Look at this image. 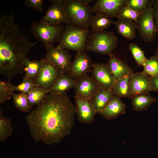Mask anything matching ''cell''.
Masks as SVG:
<instances>
[{
  "label": "cell",
  "mask_w": 158,
  "mask_h": 158,
  "mask_svg": "<svg viewBox=\"0 0 158 158\" xmlns=\"http://www.w3.org/2000/svg\"><path fill=\"white\" fill-rule=\"evenodd\" d=\"M43 0H26L24 1L25 6L31 8L34 10L40 12H46L44 9Z\"/></svg>",
  "instance_id": "cell-34"
},
{
  "label": "cell",
  "mask_w": 158,
  "mask_h": 158,
  "mask_svg": "<svg viewBox=\"0 0 158 158\" xmlns=\"http://www.w3.org/2000/svg\"><path fill=\"white\" fill-rule=\"evenodd\" d=\"M154 56L158 59V47H157L155 52Z\"/></svg>",
  "instance_id": "cell-38"
},
{
  "label": "cell",
  "mask_w": 158,
  "mask_h": 158,
  "mask_svg": "<svg viewBox=\"0 0 158 158\" xmlns=\"http://www.w3.org/2000/svg\"><path fill=\"white\" fill-rule=\"evenodd\" d=\"M132 74L125 76L116 81L111 89L114 95L120 98L130 97L129 83Z\"/></svg>",
  "instance_id": "cell-22"
},
{
  "label": "cell",
  "mask_w": 158,
  "mask_h": 158,
  "mask_svg": "<svg viewBox=\"0 0 158 158\" xmlns=\"http://www.w3.org/2000/svg\"><path fill=\"white\" fill-rule=\"evenodd\" d=\"M118 33L128 40H132L136 37L137 23L133 20L126 19H118L114 24Z\"/></svg>",
  "instance_id": "cell-18"
},
{
  "label": "cell",
  "mask_w": 158,
  "mask_h": 158,
  "mask_svg": "<svg viewBox=\"0 0 158 158\" xmlns=\"http://www.w3.org/2000/svg\"><path fill=\"white\" fill-rule=\"evenodd\" d=\"M67 24L77 27L88 29L92 16V7L84 5L78 0H64Z\"/></svg>",
  "instance_id": "cell-3"
},
{
  "label": "cell",
  "mask_w": 158,
  "mask_h": 158,
  "mask_svg": "<svg viewBox=\"0 0 158 158\" xmlns=\"http://www.w3.org/2000/svg\"><path fill=\"white\" fill-rule=\"evenodd\" d=\"M64 0H49L51 3V4L40 21L43 23L50 25H58L62 23L67 24Z\"/></svg>",
  "instance_id": "cell-9"
},
{
  "label": "cell",
  "mask_w": 158,
  "mask_h": 158,
  "mask_svg": "<svg viewBox=\"0 0 158 158\" xmlns=\"http://www.w3.org/2000/svg\"><path fill=\"white\" fill-rule=\"evenodd\" d=\"M149 0H126V4L133 9L143 12L147 7Z\"/></svg>",
  "instance_id": "cell-33"
},
{
  "label": "cell",
  "mask_w": 158,
  "mask_h": 158,
  "mask_svg": "<svg viewBox=\"0 0 158 158\" xmlns=\"http://www.w3.org/2000/svg\"><path fill=\"white\" fill-rule=\"evenodd\" d=\"M49 92L37 86L35 87L28 95V102L31 108L38 106L47 97Z\"/></svg>",
  "instance_id": "cell-25"
},
{
  "label": "cell",
  "mask_w": 158,
  "mask_h": 158,
  "mask_svg": "<svg viewBox=\"0 0 158 158\" xmlns=\"http://www.w3.org/2000/svg\"><path fill=\"white\" fill-rule=\"evenodd\" d=\"M43 63V59L39 61L34 60H30L27 57L24 59V71L25 77L33 80L39 73L41 70Z\"/></svg>",
  "instance_id": "cell-23"
},
{
  "label": "cell",
  "mask_w": 158,
  "mask_h": 158,
  "mask_svg": "<svg viewBox=\"0 0 158 158\" xmlns=\"http://www.w3.org/2000/svg\"><path fill=\"white\" fill-rule=\"evenodd\" d=\"M75 80V96L91 99L99 89L93 78L87 73Z\"/></svg>",
  "instance_id": "cell-10"
},
{
  "label": "cell",
  "mask_w": 158,
  "mask_h": 158,
  "mask_svg": "<svg viewBox=\"0 0 158 158\" xmlns=\"http://www.w3.org/2000/svg\"><path fill=\"white\" fill-rule=\"evenodd\" d=\"M93 78L99 89L111 90L116 82L107 64L95 63L91 70Z\"/></svg>",
  "instance_id": "cell-14"
},
{
  "label": "cell",
  "mask_w": 158,
  "mask_h": 158,
  "mask_svg": "<svg viewBox=\"0 0 158 158\" xmlns=\"http://www.w3.org/2000/svg\"><path fill=\"white\" fill-rule=\"evenodd\" d=\"M126 2V0H97L92 6V11L109 18L117 17Z\"/></svg>",
  "instance_id": "cell-12"
},
{
  "label": "cell",
  "mask_w": 158,
  "mask_h": 158,
  "mask_svg": "<svg viewBox=\"0 0 158 158\" xmlns=\"http://www.w3.org/2000/svg\"><path fill=\"white\" fill-rule=\"evenodd\" d=\"M150 77L151 91H158V74Z\"/></svg>",
  "instance_id": "cell-36"
},
{
  "label": "cell",
  "mask_w": 158,
  "mask_h": 158,
  "mask_svg": "<svg viewBox=\"0 0 158 158\" xmlns=\"http://www.w3.org/2000/svg\"><path fill=\"white\" fill-rule=\"evenodd\" d=\"M90 32L89 29L81 28L67 24L57 46L77 52L85 51Z\"/></svg>",
  "instance_id": "cell-4"
},
{
  "label": "cell",
  "mask_w": 158,
  "mask_h": 158,
  "mask_svg": "<svg viewBox=\"0 0 158 158\" xmlns=\"http://www.w3.org/2000/svg\"><path fill=\"white\" fill-rule=\"evenodd\" d=\"M13 85L10 81H0V103L1 104L5 103L10 99L13 91Z\"/></svg>",
  "instance_id": "cell-29"
},
{
  "label": "cell",
  "mask_w": 158,
  "mask_h": 158,
  "mask_svg": "<svg viewBox=\"0 0 158 158\" xmlns=\"http://www.w3.org/2000/svg\"><path fill=\"white\" fill-rule=\"evenodd\" d=\"M45 46L47 51V60L63 72L68 71L71 61V56L67 49L57 46L55 47L53 44Z\"/></svg>",
  "instance_id": "cell-8"
},
{
  "label": "cell",
  "mask_w": 158,
  "mask_h": 158,
  "mask_svg": "<svg viewBox=\"0 0 158 158\" xmlns=\"http://www.w3.org/2000/svg\"><path fill=\"white\" fill-rule=\"evenodd\" d=\"M75 105L66 92H49L26 117L31 135L36 142L56 144L69 134L74 124Z\"/></svg>",
  "instance_id": "cell-1"
},
{
  "label": "cell",
  "mask_w": 158,
  "mask_h": 158,
  "mask_svg": "<svg viewBox=\"0 0 158 158\" xmlns=\"http://www.w3.org/2000/svg\"><path fill=\"white\" fill-rule=\"evenodd\" d=\"M114 95L111 90L99 89L92 98L96 113H100L106 107Z\"/></svg>",
  "instance_id": "cell-19"
},
{
  "label": "cell",
  "mask_w": 158,
  "mask_h": 158,
  "mask_svg": "<svg viewBox=\"0 0 158 158\" xmlns=\"http://www.w3.org/2000/svg\"><path fill=\"white\" fill-rule=\"evenodd\" d=\"M13 128L11 119L3 116L0 108V142H4L12 134Z\"/></svg>",
  "instance_id": "cell-26"
},
{
  "label": "cell",
  "mask_w": 158,
  "mask_h": 158,
  "mask_svg": "<svg viewBox=\"0 0 158 158\" xmlns=\"http://www.w3.org/2000/svg\"><path fill=\"white\" fill-rule=\"evenodd\" d=\"M43 59L41 70L33 80L36 86L49 92L63 72L49 62L46 57Z\"/></svg>",
  "instance_id": "cell-7"
},
{
  "label": "cell",
  "mask_w": 158,
  "mask_h": 158,
  "mask_svg": "<svg viewBox=\"0 0 158 158\" xmlns=\"http://www.w3.org/2000/svg\"><path fill=\"white\" fill-rule=\"evenodd\" d=\"M109 56V59L106 64L109 72L116 81L133 73L131 68L120 59L112 53Z\"/></svg>",
  "instance_id": "cell-16"
},
{
  "label": "cell",
  "mask_w": 158,
  "mask_h": 158,
  "mask_svg": "<svg viewBox=\"0 0 158 158\" xmlns=\"http://www.w3.org/2000/svg\"><path fill=\"white\" fill-rule=\"evenodd\" d=\"M143 12L135 10L126 4L120 11L117 18L131 20L136 23Z\"/></svg>",
  "instance_id": "cell-28"
},
{
  "label": "cell",
  "mask_w": 158,
  "mask_h": 158,
  "mask_svg": "<svg viewBox=\"0 0 158 158\" xmlns=\"http://www.w3.org/2000/svg\"><path fill=\"white\" fill-rule=\"evenodd\" d=\"M12 96L14 105L17 109L23 112L29 113L33 110L28 105V94L22 92L18 94L13 93Z\"/></svg>",
  "instance_id": "cell-27"
},
{
  "label": "cell",
  "mask_w": 158,
  "mask_h": 158,
  "mask_svg": "<svg viewBox=\"0 0 158 158\" xmlns=\"http://www.w3.org/2000/svg\"><path fill=\"white\" fill-rule=\"evenodd\" d=\"M130 98L134 109L137 111L147 110L152 103L157 100L149 93L133 96Z\"/></svg>",
  "instance_id": "cell-21"
},
{
  "label": "cell",
  "mask_w": 158,
  "mask_h": 158,
  "mask_svg": "<svg viewBox=\"0 0 158 158\" xmlns=\"http://www.w3.org/2000/svg\"><path fill=\"white\" fill-rule=\"evenodd\" d=\"M75 85V80L69 71L63 72L49 92L59 93H65L69 90L74 88Z\"/></svg>",
  "instance_id": "cell-20"
},
{
  "label": "cell",
  "mask_w": 158,
  "mask_h": 158,
  "mask_svg": "<svg viewBox=\"0 0 158 158\" xmlns=\"http://www.w3.org/2000/svg\"><path fill=\"white\" fill-rule=\"evenodd\" d=\"M129 48L138 65L143 66L147 59L145 57L143 51L136 44L130 43Z\"/></svg>",
  "instance_id": "cell-30"
},
{
  "label": "cell",
  "mask_w": 158,
  "mask_h": 158,
  "mask_svg": "<svg viewBox=\"0 0 158 158\" xmlns=\"http://www.w3.org/2000/svg\"><path fill=\"white\" fill-rule=\"evenodd\" d=\"M126 107L121 98L114 95L105 109L100 113L103 118L107 120L117 118L121 114H125Z\"/></svg>",
  "instance_id": "cell-17"
},
{
  "label": "cell",
  "mask_w": 158,
  "mask_h": 158,
  "mask_svg": "<svg viewBox=\"0 0 158 158\" xmlns=\"http://www.w3.org/2000/svg\"><path fill=\"white\" fill-rule=\"evenodd\" d=\"M35 86L33 80L24 76L22 82L17 85H13V91H19L28 94Z\"/></svg>",
  "instance_id": "cell-32"
},
{
  "label": "cell",
  "mask_w": 158,
  "mask_h": 158,
  "mask_svg": "<svg viewBox=\"0 0 158 158\" xmlns=\"http://www.w3.org/2000/svg\"><path fill=\"white\" fill-rule=\"evenodd\" d=\"M93 63L85 51H78L72 62L68 71L74 79L91 71Z\"/></svg>",
  "instance_id": "cell-13"
},
{
  "label": "cell",
  "mask_w": 158,
  "mask_h": 158,
  "mask_svg": "<svg viewBox=\"0 0 158 158\" xmlns=\"http://www.w3.org/2000/svg\"><path fill=\"white\" fill-rule=\"evenodd\" d=\"M78 1L82 4L85 5H88L91 3L93 0H78Z\"/></svg>",
  "instance_id": "cell-37"
},
{
  "label": "cell",
  "mask_w": 158,
  "mask_h": 158,
  "mask_svg": "<svg viewBox=\"0 0 158 158\" xmlns=\"http://www.w3.org/2000/svg\"><path fill=\"white\" fill-rule=\"evenodd\" d=\"M114 23L113 20L109 17L101 14L96 13L91 18L90 26L92 30L102 31Z\"/></svg>",
  "instance_id": "cell-24"
},
{
  "label": "cell",
  "mask_w": 158,
  "mask_h": 158,
  "mask_svg": "<svg viewBox=\"0 0 158 158\" xmlns=\"http://www.w3.org/2000/svg\"><path fill=\"white\" fill-rule=\"evenodd\" d=\"M64 28L62 24L50 25L39 21L32 23L30 30L36 39L46 45L59 42L62 37Z\"/></svg>",
  "instance_id": "cell-5"
},
{
  "label": "cell",
  "mask_w": 158,
  "mask_h": 158,
  "mask_svg": "<svg viewBox=\"0 0 158 158\" xmlns=\"http://www.w3.org/2000/svg\"><path fill=\"white\" fill-rule=\"evenodd\" d=\"M75 112L79 121L90 124L94 120L96 113L91 99L74 96Z\"/></svg>",
  "instance_id": "cell-11"
},
{
  "label": "cell",
  "mask_w": 158,
  "mask_h": 158,
  "mask_svg": "<svg viewBox=\"0 0 158 158\" xmlns=\"http://www.w3.org/2000/svg\"><path fill=\"white\" fill-rule=\"evenodd\" d=\"M143 67L144 73L150 76L158 74V59L154 56L147 59Z\"/></svg>",
  "instance_id": "cell-31"
},
{
  "label": "cell",
  "mask_w": 158,
  "mask_h": 158,
  "mask_svg": "<svg viewBox=\"0 0 158 158\" xmlns=\"http://www.w3.org/2000/svg\"><path fill=\"white\" fill-rule=\"evenodd\" d=\"M153 0H150L147 6L136 23L137 30L142 39L145 42H154L157 33L156 32L152 11Z\"/></svg>",
  "instance_id": "cell-6"
},
{
  "label": "cell",
  "mask_w": 158,
  "mask_h": 158,
  "mask_svg": "<svg viewBox=\"0 0 158 158\" xmlns=\"http://www.w3.org/2000/svg\"><path fill=\"white\" fill-rule=\"evenodd\" d=\"M118 44V38L113 32L92 30L89 33L85 51L109 55Z\"/></svg>",
  "instance_id": "cell-2"
},
{
  "label": "cell",
  "mask_w": 158,
  "mask_h": 158,
  "mask_svg": "<svg viewBox=\"0 0 158 158\" xmlns=\"http://www.w3.org/2000/svg\"><path fill=\"white\" fill-rule=\"evenodd\" d=\"M129 89L130 98L133 96L149 93L151 91L150 76L142 72L133 73L130 81Z\"/></svg>",
  "instance_id": "cell-15"
},
{
  "label": "cell",
  "mask_w": 158,
  "mask_h": 158,
  "mask_svg": "<svg viewBox=\"0 0 158 158\" xmlns=\"http://www.w3.org/2000/svg\"><path fill=\"white\" fill-rule=\"evenodd\" d=\"M152 11L156 30L158 34V0H153Z\"/></svg>",
  "instance_id": "cell-35"
}]
</instances>
